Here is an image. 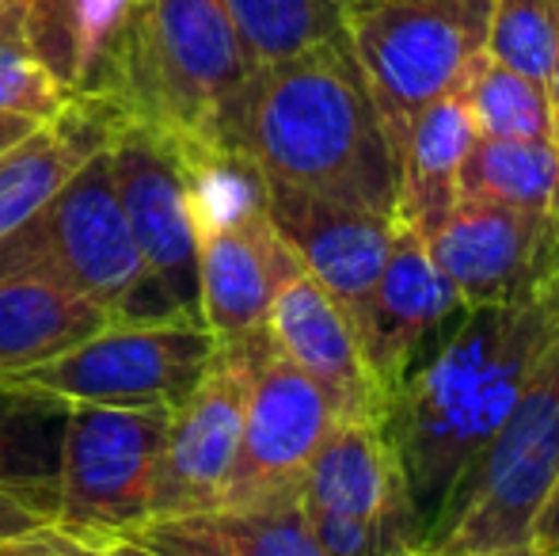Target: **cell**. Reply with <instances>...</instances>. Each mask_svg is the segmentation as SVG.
<instances>
[{"mask_svg":"<svg viewBox=\"0 0 559 556\" xmlns=\"http://www.w3.org/2000/svg\"><path fill=\"white\" fill-rule=\"evenodd\" d=\"M263 191L266 214H271L278 237L286 240L297 263L317 279V286L332 297L335 309L358 335L369 294H373L377 275L389 260L392 237H396V217L338 206V202L271 184H263Z\"/></svg>","mask_w":559,"mask_h":556,"instance_id":"14","label":"cell"},{"mask_svg":"<svg viewBox=\"0 0 559 556\" xmlns=\"http://www.w3.org/2000/svg\"><path fill=\"white\" fill-rule=\"evenodd\" d=\"M107 556H156V553L141 549V545H138V542H130V537H122V542L107 545Z\"/></svg>","mask_w":559,"mask_h":556,"instance_id":"35","label":"cell"},{"mask_svg":"<svg viewBox=\"0 0 559 556\" xmlns=\"http://www.w3.org/2000/svg\"><path fill=\"white\" fill-rule=\"evenodd\" d=\"M46 522H53L46 511H38L35 504L20 499L15 492L0 488V542H8V537H20V534H31V530L46 527Z\"/></svg>","mask_w":559,"mask_h":556,"instance_id":"29","label":"cell"},{"mask_svg":"<svg viewBox=\"0 0 559 556\" xmlns=\"http://www.w3.org/2000/svg\"><path fill=\"white\" fill-rule=\"evenodd\" d=\"M248 404V340L217 343L199 386L168 416L153 519L222 507L240 453Z\"/></svg>","mask_w":559,"mask_h":556,"instance_id":"13","label":"cell"},{"mask_svg":"<svg viewBox=\"0 0 559 556\" xmlns=\"http://www.w3.org/2000/svg\"><path fill=\"white\" fill-rule=\"evenodd\" d=\"M301 507L389 527L423 549V530L407 496L404 469L381 430V419H338L328 430L305 473Z\"/></svg>","mask_w":559,"mask_h":556,"instance_id":"17","label":"cell"},{"mask_svg":"<svg viewBox=\"0 0 559 556\" xmlns=\"http://www.w3.org/2000/svg\"><path fill=\"white\" fill-rule=\"evenodd\" d=\"M0 27H23V12L15 0H0Z\"/></svg>","mask_w":559,"mask_h":556,"instance_id":"34","label":"cell"},{"mask_svg":"<svg viewBox=\"0 0 559 556\" xmlns=\"http://www.w3.org/2000/svg\"><path fill=\"white\" fill-rule=\"evenodd\" d=\"M115 119L99 104L73 99L66 115L0 153V240L27 225L69 176L107 145Z\"/></svg>","mask_w":559,"mask_h":556,"instance_id":"19","label":"cell"},{"mask_svg":"<svg viewBox=\"0 0 559 556\" xmlns=\"http://www.w3.org/2000/svg\"><path fill=\"white\" fill-rule=\"evenodd\" d=\"M530 545L545 556H559V473H556L552 488H548L545 504H540L537 519H533Z\"/></svg>","mask_w":559,"mask_h":556,"instance_id":"30","label":"cell"},{"mask_svg":"<svg viewBox=\"0 0 559 556\" xmlns=\"http://www.w3.org/2000/svg\"><path fill=\"white\" fill-rule=\"evenodd\" d=\"M476 141V122L468 115L461 92H449L430 104L407 130L400 149V187H396V222L427 237L453 210L461 164Z\"/></svg>","mask_w":559,"mask_h":556,"instance_id":"20","label":"cell"},{"mask_svg":"<svg viewBox=\"0 0 559 556\" xmlns=\"http://www.w3.org/2000/svg\"><path fill=\"white\" fill-rule=\"evenodd\" d=\"M491 0H350L346 38L381 115L392 156L412 122L449 92L487 54Z\"/></svg>","mask_w":559,"mask_h":556,"instance_id":"7","label":"cell"},{"mask_svg":"<svg viewBox=\"0 0 559 556\" xmlns=\"http://www.w3.org/2000/svg\"><path fill=\"white\" fill-rule=\"evenodd\" d=\"M251 73L225 0H130L88 104L179 145L233 149Z\"/></svg>","mask_w":559,"mask_h":556,"instance_id":"3","label":"cell"},{"mask_svg":"<svg viewBox=\"0 0 559 556\" xmlns=\"http://www.w3.org/2000/svg\"><path fill=\"white\" fill-rule=\"evenodd\" d=\"M69 401L0 378V488L15 492L53 519Z\"/></svg>","mask_w":559,"mask_h":556,"instance_id":"22","label":"cell"},{"mask_svg":"<svg viewBox=\"0 0 559 556\" xmlns=\"http://www.w3.org/2000/svg\"><path fill=\"white\" fill-rule=\"evenodd\" d=\"M266 340L335 404L338 419H381V389L358 335L305 268L282 282L266 312Z\"/></svg>","mask_w":559,"mask_h":556,"instance_id":"16","label":"cell"},{"mask_svg":"<svg viewBox=\"0 0 559 556\" xmlns=\"http://www.w3.org/2000/svg\"><path fill=\"white\" fill-rule=\"evenodd\" d=\"M423 245L468 309L514 301L559 275L556 210L456 199Z\"/></svg>","mask_w":559,"mask_h":556,"instance_id":"12","label":"cell"},{"mask_svg":"<svg viewBox=\"0 0 559 556\" xmlns=\"http://www.w3.org/2000/svg\"><path fill=\"white\" fill-rule=\"evenodd\" d=\"M115 324L99 305L46 279H0V378L38 366Z\"/></svg>","mask_w":559,"mask_h":556,"instance_id":"21","label":"cell"},{"mask_svg":"<svg viewBox=\"0 0 559 556\" xmlns=\"http://www.w3.org/2000/svg\"><path fill=\"white\" fill-rule=\"evenodd\" d=\"M559 50V0H491L487 58L548 84Z\"/></svg>","mask_w":559,"mask_h":556,"instance_id":"26","label":"cell"},{"mask_svg":"<svg viewBox=\"0 0 559 556\" xmlns=\"http://www.w3.org/2000/svg\"><path fill=\"white\" fill-rule=\"evenodd\" d=\"M559 473V328L525 378L502 430L445 496L419 553H484L530 545Z\"/></svg>","mask_w":559,"mask_h":556,"instance_id":"6","label":"cell"},{"mask_svg":"<svg viewBox=\"0 0 559 556\" xmlns=\"http://www.w3.org/2000/svg\"><path fill=\"white\" fill-rule=\"evenodd\" d=\"M199 237V317L217 343L266 328L274 294L301 263L266 214L259 171L233 149L183 145Z\"/></svg>","mask_w":559,"mask_h":556,"instance_id":"5","label":"cell"},{"mask_svg":"<svg viewBox=\"0 0 559 556\" xmlns=\"http://www.w3.org/2000/svg\"><path fill=\"white\" fill-rule=\"evenodd\" d=\"M335 423L324 389L266 340V328L248 335V404L222 507L301 504L305 473Z\"/></svg>","mask_w":559,"mask_h":556,"instance_id":"10","label":"cell"},{"mask_svg":"<svg viewBox=\"0 0 559 556\" xmlns=\"http://www.w3.org/2000/svg\"><path fill=\"white\" fill-rule=\"evenodd\" d=\"M225 12L251 69L289 61L346 31V8L335 0H225Z\"/></svg>","mask_w":559,"mask_h":556,"instance_id":"24","label":"cell"},{"mask_svg":"<svg viewBox=\"0 0 559 556\" xmlns=\"http://www.w3.org/2000/svg\"><path fill=\"white\" fill-rule=\"evenodd\" d=\"M130 542L156 556H324L301 504L210 507L148 519Z\"/></svg>","mask_w":559,"mask_h":556,"instance_id":"18","label":"cell"},{"mask_svg":"<svg viewBox=\"0 0 559 556\" xmlns=\"http://www.w3.org/2000/svg\"><path fill=\"white\" fill-rule=\"evenodd\" d=\"M115 194L148 279L171 297L179 317H199V237L191 214L183 145L141 122H115L107 138Z\"/></svg>","mask_w":559,"mask_h":556,"instance_id":"11","label":"cell"},{"mask_svg":"<svg viewBox=\"0 0 559 556\" xmlns=\"http://www.w3.org/2000/svg\"><path fill=\"white\" fill-rule=\"evenodd\" d=\"M461 96L476 122V134L507 141H552L548 88L487 54L464 76Z\"/></svg>","mask_w":559,"mask_h":556,"instance_id":"25","label":"cell"},{"mask_svg":"<svg viewBox=\"0 0 559 556\" xmlns=\"http://www.w3.org/2000/svg\"><path fill=\"white\" fill-rule=\"evenodd\" d=\"M4 275L53 282L99 305L115 324L183 320L133 248L107 149L92 153L27 225L0 240V279Z\"/></svg>","mask_w":559,"mask_h":556,"instance_id":"4","label":"cell"},{"mask_svg":"<svg viewBox=\"0 0 559 556\" xmlns=\"http://www.w3.org/2000/svg\"><path fill=\"white\" fill-rule=\"evenodd\" d=\"M559 328V275L514 301L472 305L381 404L423 542L461 473L502 430Z\"/></svg>","mask_w":559,"mask_h":556,"instance_id":"1","label":"cell"},{"mask_svg":"<svg viewBox=\"0 0 559 556\" xmlns=\"http://www.w3.org/2000/svg\"><path fill=\"white\" fill-rule=\"evenodd\" d=\"M335 4H338V8H346V4H350V0H335Z\"/></svg>","mask_w":559,"mask_h":556,"instance_id":"37","label":"cell"},{"mask_svg":"<svg viewBox=\"0 0 559 556\" xmlns=\"http://www.w3.org/2000/svg\"><path fill=\"white\" fill-rule=\"evenodd\" d=\"M15 4H20V12H27L31 4H38V0H15Z\"/></svg>","mask_w":559,"mask_h":556,"instance_id":"36","label":"cell"},{"mask_svg":"<svg viewBox=\"0 0 559 556\" xmlns=\"http://www.w3.org/2000/svg\"><path fill=\"white\" fill-rule=\"evenodd\" d=\"M38 127H43V122L23 119V115H12V111H0V153H8L12 145H20V141L27 134H35Z\"/></svg>","mask_w":559,"mask_h":556,"instance_id":"31","label":"cell"},{"mask_svg":"<svg viewBox=\"0 0 559 556\" xmlns=\"http://www.w3.org/2000/svg\"><path fill=\"white\" fill-rule=\"evenodd\" d=\"M464 309L468 305L435 268L419 233L396 222L389 260L377 275L366 320L358 328V347L381 389V404L407 374V366L427 347H435Z\"/></svg>","mask_w":559,"mask_h":556,"instance_id":"15","label":"cell"},{"mask_svg":"<svg viewBox=\"0 0 559 556\" xmlns=\"http://www.w3.org/2000/svg\"><path fill=\"white\" fill-rule=\"evenodd\" d=\"M0 556H107V549L66 534L58 522H46V527L31 530V534L0 542Z\"/></svg>","mask_w":559,"mask_h":556,"instance_id":"28","label":"cell"},{"mask_svg":"<svg viewBox=\"0 0 559 556\" xmlns=\"http://www.w3.org/2000/svg\"><path fill=\"white\" fill-rule=\"evenodd\" d=\"M233 149L271 187L396 217V156L346 31L251 73Z\"/></svg>","mask_w":559,"mask_h":556,"instance_id":"2","label":"cell"},{"mask_svg":"<svg viewBox=\"0 0 559 556\" xmlns=\"http://www.w3.org/2000/svg\"><path fill=\"white\" fill-rule=\"evenodd\" d=\"M548 111H552V149L559 156V50H556V61H552V73H548Z\"/></svg>","mask_w":559,"mask_h":556,"instance_id":"32","label":"cell"},{"mask_svg":"<svg viewBox=\"0 0 559 556\" xmlns=\"http://www.w3.org/2000/svg\"><path fill=\"white\" fill-rule=\"evenodd\" d=\"M217 340L202 324H107L76 347L4 378L69 404L104 409H176L206 374Z\"/></svg>","mask_w":559,"mask_h":556,"instance_id":"9","label":"cell"},{"mask_svg":"<svg viewBox=\"0 0 559 556\" xmlns=\"http://www.w3.org/2000/svg\"><path fill=\"white\" fill-rule=\"evenodd\" d=\"M73 92L27 43L23 27H0V111L53 122L73 107Z\"/></svg>","mask_w":559,"mask_h":556,"instance_id":"27","label":"cell"},{"mask_svg":"<svg viewBox=\"0 0 559 556\" xmlns=\"http://www.w3.org/2000/svg\"><path fill=\"white\" fill-rule=\"evenodd\" d=\"M456 199H487L522 210L559 214V156L552 141L484 138L468 145L456 179Z\"/></svg>","mask_w":559,"mask_h":556,"instance_id":"23","label":"cell"},{"mask_svg":"<svg viewBox=\"0 0 559 556\" xmlns=\"http://www.w3.org/2000/svg\"><path fill=\"white\" fill-rule=\"evenodd\" d=\"M419 556H545L533 545H514V549H484V553H419Z\"/></svg>","mask_w":559,"mask_h":556,"instance_id":"33","label":"cell"},{"mask_svg":"<svg viewBox=\"0 0 559 556\" xmlns=\"http://www.w3.org/2000/svg\"><path fill=\"white\" fill-rule=\"evenodd\" d=\"M168 416V409L69 404L53 514L66 534L107 549L153 519Z\"/></svg>","mask_w":559,"mask_h":556,"instance_id":"8","label":"cell"}]
</instances>
